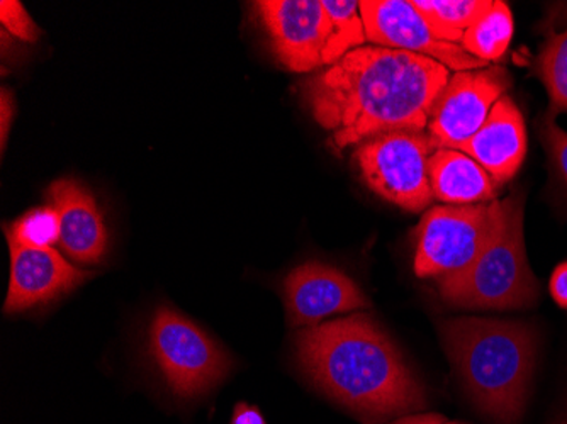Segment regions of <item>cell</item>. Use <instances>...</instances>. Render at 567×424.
Returning a JSON list of instances; mask_svg holds the SVG:
<instances>
[{
	"label": "cell",
	"mask_w": 567,
	"mask_h": 424,
	"mask_svg": "<svg viewBox=\"0 0 567 424\" xmlns=\"http://www.w3.org/2000/svg\"><path fill=\"white\" fill-rule=\"evenodd\" d=\"M447 66L411 51L362 46L305 82L311 116L334 148L393 131H425Z\"/></svg>",
	"instance_id": "1"
},
{
	"label": "cell",
	"mask_w": 567,
	"mask_h": 424,
	"mask_svg": "<svg viewBox=\"0 0 567 424\" xmlns=\"http://www.w3.org/2000/svg\"><path fill=\"white\" fill-rule=\"evenodd\" d=\"M296 353L313 384L365 424L426 407L425 387L372 316L306 328L296 334Z\"/></svg>",
	"instance_id": "2"
},
{
	"label": "cell",
	"mask_w": 567,
	"mask_h": 424,
	"mask_svg": "<svg viewBox=\"0 0 567 424\" xmlns=\"http://www.w3.org/2000/svg\"><path fill=\"white\" fill-rule=\"evenodd\" d=\"M444 349L473 403L499 424L524 416L537 362L528 324L486 318L442 321Z\"/></svg>",
	"instance_id": "3"
},
{
	"label": "cell",
	"mask_w": 567,
	"mask_h": 424,
	"mask_svg": "<svg viewBox=\"0 0 567 424\" xmlns=\"http://www.w3.org/2000/svg\"><path fill=\"white\" fill-rule=\"evenodd\" d=\"M439 290L455 308L506 311L537 304L540 287L525 251L524 197L515 196L505 225L476 261L441 280Z\"/></svg>",
	"instance_id": "4"
},
{
	"label": "cell",
	"mask_w": 567,
	"mask_h": 424,
	"mask_svg": "<svg viewBox=\"0 0 567 424\" xmlns=\"http://www.w3.org/2000/svg\"><path fill=\"white\" fill-rule=\"evenodd\" d=\"M515 196L426 210L415 231V273L436 282L467 269L495 240Z\"/></svg>",
	"instance_id": "5"
},
{
	"label": "cell",
	"mask_w": 567,
	"mask_h": 424,
	"mask_svg": "<svg viewBox=\"0 0 567 424\" xmlns=\"http://www.w3.org/2000/svg\"><path fill=\"white\" fill-rule=\"evenodd\" d=\"M148 353L167 387L184 401L208 394L231 369L225 350L171 306H158L153 314Z\"/></svg>",
	"instance_id": "6"
},
{
	"label": "cell",
	"mask_w": 567,
	"mask_h": 424,
	"mask_svg": "<svg viewBox=\"0 0 567 424\" xmlns=\"http://www.w3.org/2000/svg\"><path fill=\"white\" fill-rule=\"evenodd\" d=\"M435 149L425 131H393L357 145L353 162L372 193L401 209L420 213L435 199L430 182Z\"/></svg>",
	"instance_id": "7"
},
{
	"label": "cell",
	"mask_w": 567,
	"mask_h": 424,
	"mask_svg": "<svg viewBox=\"0 0 567 424\" xmlns=\"http://www.w3.org/2000/svg\"><path fill=\"white\" fill-rule=\"evenodd\" d=\"M509 85L512 76L502 66L455 73L430 113L426 130L435 148L455 149L470 142Z\"/></svg>",
	"instance_id": "8"
},
{
	"label": "cell",
	"mask_w": 567,
	"mask_h": 424,
	"mask_svg": "<svg viewBox=\"0 0 567 424\" xmlns=\"http://www.w3.org/2000/svg\"><path fill=\"white\" fill-rule=\"evenodd\" d=\"M359 9L365 37L378 46L429 56L455 73L487 66V62L474 59L461 44L439 40L410 0H364L359 2Z\"/></svg>",
	"instance_id": "9"
},
{
	"label": "cell",
	"mask_w": 567,
	"mask_h": 424,
	"mask_svg": "<svg viewBox=\"0 0 567 424\" xmlns=\"http://www.w3.org/2000/svg\"><path fill=\"white\" fill-rule=\"evenodd\" d=\"M270 48L286 69L309 73L324 65L331 19L318 0H260L255 2Z\"/></svg>",
	"instance_id": "10"
},
{
	"label": "cell",
	"mask_w": 567,
	"mask_h": 424,
	"mask_svg": "<svg viewBox=\"0 0 567 424\" xmlns=\"http://www.w3.org/2000/svg\"><path fill=\"white\" fill-rule=\"evenodd\" d=\"M284 301L295 328L318 327L330 316L371 306L352 277L320 261H306L286 277Z\"/></svg>",
	"instance_id": "11"
},
{
	"label": "cell",
	"mask_w": 567,
	"mask_h": 424,
	"mask_svg": "<svg viewBox=\"0 0 567 424\" xmlns=\"http://www.w3.org/2000/svg\"><path fill=\"white\" fill-rule=\"evenodd\" d=\"M11 251V282L4 311H28L47 304L59 296L91 279V273L76 269L53 248H25L9 245Z\"/></svg>",
	"instance_id": "12"
},
{
	"label": "cell",
	"mask_w": 567,
	"mask_h": 424,
	"mask_svg": "<svg viewBox=\"0 0 567 424\" xmlns=\"http://www.w3.org/2000/svg\"><path fill=\"white\" fill-rule=\"evenodd\" d=\"M455 149L476 161L498 187L512 180L527 155V131L518 105L508 95L499 99L476 135Z\"/></svg>",
	"instance_id": "13"
},
{
	"label": "cell",
	"mask_w": 567,
	"mask_h": 424,
	"mask_svg": "<svg viewBox=\"0 0 567 424\" xmlns=\"http://www.w3.org/2000/svg\"><path fill=\"white\" fill-rule=\"evenodd\" d=\"M47 194L60 215V248L79 263L101 261L106 255L110 235L94 196L72 178L51 184Z\"/></svg>",
	"instance_id": "14"
},
{
	"label": "cell",
	"mask_w": 567,
	"mask_h": 424,
	"mask_svg": "<svg viewBox=\"0 0 567 424\" xmlns=\"http://www.w3.org/2000/svg\"><path fill=\"white\" fill-rule=\"evenodd\" d=\"M430 182L435 199L457 206L492 203L498 189L476 161L454 148L435 149L430 158Z\"/></svg>",
	"instance_id": "15"
},
{
	"label": "cell",
	"mask_w": 567,
	"mask_h": 424,
	"mask_svg": "<svg viewBox=\"0 0 567 424\" xmlns=\"http://www.w3.org/2000/svg\"><path fill=\"white\" fill-rule=\"evenodd\" d=\"M513 38V15L506 2H493L462 37L461 46L474 59L496 62L505 55Z\"/></svg>",
	"instance_id": "16"
},
{
	"label": "cell",
	"mask_w": 567,
	"mask_h": 424,
	"mask_svg": "<svg viewBox=\"0 0 567 424\" xmlns=\"http://www.w3.org/2000/svg\"><path fill=\"white\" fill-rule=\"evenodd\" d=\"M416 11L426 19L436 38L461 43L471 25L492 8V0H413Z\"/></svg>",
	"instance_id": "17"
},
{
	"label": "cell",
	"mask_w": 567,
	"mask_h": 424,
	"mask_svg": "<svg viewBox=\"0 0 567 424\" xmlns=\"http://www.w3.org/2000/svg\"><path fill=\"white\" fill-rule=\"evenodd\" d=\"M323 6L333 25L327 50H324V65L331 66L340 62L350 51L364 46L368 37H365L364 21L360 15L359 2L324 0Z\"/></svg>",
	"instance_id": "18"
},
{
	"label": "cell",
	"mask_w": 567,
	"mask_h": 424,
	"mask_svg": "<svg viewBox=\"0 0 567 424\" xmlns=\"http://www.w3.org/2000/svg\"><path fill=\"white\" fill-rule=\"evenodd\" d=\"M535 73L549 94V116L567 113V30L553 34L535 62Z\"/></svg>",
	"instance_id": "19"
},
{
	"label": "cell",
	"mask_w": 567,
	"mask_h": 424,
	"mask_svg": "<svg viewBox=\"0 0 567 424\" xmlns=\"http://www.w3.org/2000/svg\"><path fill=\"white\" fill-rule=\"evenodd\" d=\"M62 225L55 207H34L25 213L11 228L6 229L9 245L25 248H51L59 244Z\"/></svg>",
	"instance_id": "20"
},
{
	"label": "cell",
	"mask_w": 567,
	"mask_h": 424,
	"mask_svg": "<svg viewBox=\"0 0 567 424\" xmlns=\"http://www.w3.org/2000/svg\"><path fill=\"white\" fill-rule=\"evenodd\" d=\"M538 133L543 136L544 145L549 152L550 161L556 167L557 174L563 178L564 184L567 185V133L557 126L556 117L546 114L544 116Z\"/></svg>",
	"instance_id": "21"
},
{
	"label": "cell",
	"mask_w": 567,
	"mask_h": 424,
	"mask_svg": "<svg viewBox=\"0 0 567 424\" xmlns=\"http://www.w3.org/2000/svg\"><path fill=\"white\" fill-rule=\"evenodd\" d=\"M0 21L9 33L22 41H37L41 31L34 24L31 15L28 14L21 2L16 0H2L0 2Z\"/></svg>",
	"instance_id": "22"
},
{
	"label": "cell",
	"mask_w": 567,
	"mask_h": 424,
	"mask_svg": "<svg viewBox=\"0 0 567 424\" xmlns=\"http://www.w3.org/2000/svg\"><path fill=\"white\" fill-rule=\"evenodd\" d=\"M550 296L563 309H567V261L554 270L549 283Z\"/></svg>",
	"instance_id": "23"
},
{
	"label": "cell",
	"mask_w": 567,
	"mask_h": 424,
	"mask_svg": "<svg viewBox=\"0 0 567 424\" xmlns=\"http://www.w3.org/2000/svg\"><path fill=\"white\" fill-rule=\"evenodd\" d=\"M229 424H267V421L264 414L260 413L259 407L238 403L235 406L234 416H231V423Z\"/></svg>",
	"instance_id": "24"
},
{
	"label": "cell",
	"mask_w": 567,
	"mask_h": 424,
	"mask_svg": "<svg viewBox=\"0 0 567 424\" xmlns=\"http://www.w3.org/2000/svg\"><path fill=\"white\" fill-rule=\"evenodd\" d=\"M441 414H415V416L401 417L391 424H444Z\"/></svg>",
	"instance_id": "25"
},
{
	"label": "cell",
	"mask_w": 567,
	"mask_h": 424,
	"mask_svg": "<svg viewBox=\"0 0 567 424\" xmlns=\"http://www.w3.org/2000/svg\"><path fill=\"white\" fill-rule=\"evenodd\" d=\"M12 97L9 99L8 89H2V148L6 146V139H8L9 130V117H12Z\"/></svg>",
	"instance_id": "26"
},
{
	"label": "cell",
	"mask_w": 567,
	"mask_h": 424,
	"mask_svg": "<svg viewBox=\"0 0 567 424\" xmlns=\"http://www.w3.org/2000/svg\"><path fill=\"white\" fill-rule=\"evenodd\" d=\"M554 424H567V411L566 413L560 414L559 420Z\"/></svg>",
	"instance_id": "27"
},
{
	"label": "cell",
	"mask_w": 567,
	"mask_h": 424,
	"mask_svg": "<svg viewBox=\"0 0 567 424\" xmlns=\"http://www.w3.org/2000/svg\"><path fill=\"white\" fill-rule=\"evenodd\" d=\"M444 424H458V423H444Z\"/></svg>",
	"instance_id": "28"
}]
</instances>
